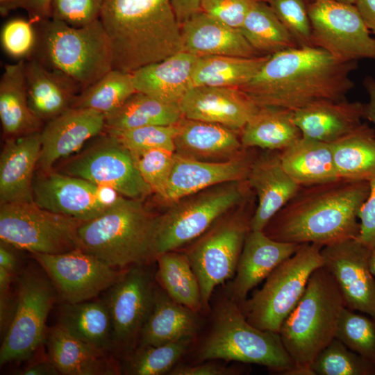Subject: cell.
<instances>
[{
	"instance_id": "cell-25",
	"label": "cell",
	"mask_w": 375,
	"mask_h": 375,
	"mask_svg": "<svg viewBox=\"0 0 375 375\" xmlns=\"http://www.w3.org/2000/svg\"><path fill=\"white\" fill-rule=\"evenodd\" d=\"M40 132L8 138L0 156V204L33 201V173L41 149Z\"/></svg>"
},
{
	"instance_id": "cell-6",
	"label": "cell",
	"mask_w": 375,
	"mask_h": 375,
	"mask_svg": "<svg viewBox=\"0 0 375 375\" xmlns=\"http://www.w3.org/2000/svg\"><path fill=\"white\" fill-rule=\"evenodd\" d=\"M196 358L198 362L224 360L257 364L283 375H292L294 369L279 333L251 324L226 293L214 306L210 328Z\"/></svg>"
},
{
	"instance_id": "cell-51",
	"label": "cell",
	"mask_w": 375,
	"mask_h": 375,
	"mask_svg": "<svg viewBox=\"0 0 375 375\" xmlns=\"http://www.w3.org/2000/svg\"><path fill=\"white\" fill-rule=\"evenodd\" d=\"M369 182V192L358 213L360 231L357 238L372 249L375 247V176Z\"/></svg>"
},
{
	"instance_id": "cell-47",
	"label": "cell",
	"mask_w": 375,
	"mask_h": 375,
	"mask_svg": "<svg viewBox=\"0 0 375 375\" xmlns=\"http://www.w3.org/2000/svg\"><path fill=\"white\" fill-rule=\"evenodd\" d=\"M132 155L143 179L153 192L162 200L173 165L174 152L151 149Z\"/></svg>"
},
{
	"instance_id": "cell-27",
	"label": "cell",
	"mask_w": 375,
	"mask_h": 375,
	"mask_svg": "<svg viewBox=\"0 0 375 375\" xmlns=\"http://www.w3.org/2000/svg\"><path fill=\"white\" fill-rule=\"evenodd\" d=\"M181 29L182 51L197 57L229 56L252 58L261 56L239 29L229 26L202 11L182 24Z\"/></svg>"
},
{
	"instance_id": "cell-54",
	"label": "cell",
	"mask_w": 375,
	"mask_h": 375,
	"mask_svg": "<svg viewBox=\"0 0 375 375\" xmlns=\"http://www.w3.org/2000/svg\"><path fill=\"white\" fill-rule=\"evenodd\" d=\"M53 0H16L14 9L22 8L28 14V19L35 23L51 17Z\"/></svg>"
},
{
	"instance_id": "cell-56",
	"label": "cell",
	"mask_w": 375,
	"mask_h": 375,
	"mask_svg": "<svg viewBox=\"0 0 375 375\" xmlns=\"http://www.w3.org/2000/svg\"><path fill=\"white\" fill-rule=\"evenodd\" d=\"M8 244L1 241L0 245V267L15 276L19 272V261L16 254L10 249Z\"/></svg>"
},
{
	"instance_id": "cell-23",
	"label": "cell",
	"mask_w": 375,
	"mask_h": 375,
	"mask_svg": "<svg viewBox=\"0 0 375 375\" xmlns=\"http://www.w3.org/2000/svg\"><path fill=\"white\" fill-rule=\"evenodd\" d=\"M299 244L270 238L262 231L250 230L247 234L233 280L226 294L238 305L248 293L283 261L297 250Z\"/></svg>"
},
{
	"instance_id": "cell-58",
	"label": "cell",
	"mask_w": 375,
	"mask_h": 375,
	"mask_svg": "<svg viewBox=\"0 0 375 375\" xmlns=\"http://www.w3.org/2000/svg\"><path fill=\"white\" fill-rule=\"evenodd\" d=\"M20 374L23 375H58L60 374L54 363L49 358L35 362L24 369Z\"/></svg>"
},
{
	"instance_id": "cell-11",
	"label": "cell",
	"mask_w": 375,
	"mask_h": 375,
	"mask_svg": "<svg viewBox=\"0 0 375 375\" xmlns=\"http://www.w3.org/2000/svg\"><path fill=\"white\" fill-rule=\"evenodd\" d=\"M16 281V307L3 338L1 365L28 359L42 344L49 313L58 297L53 283L38 262L22 269Z\"/></svg>"
},
{
	"instance_id": "cell-15",
	"label": "cell",
	"mask_w": 375,
	"mask_h": 375,
	"mask_svg": "<svg viewBox=\"0 0 375 375\" xmlns=\"http://www.w3.org/2000/svg\"><path fill=\"white\" fill-rule=\"evenodd\" d=\"M155 281L148 264L136 265L106 291L116 350L129 353L136 347L153 306Z\"/></svg>"
},
{
	"instance_id": "cell-26",
	"label": "cell",
	"mask_w": 375,
	"mask_h": 375,
	"mask_svg": "<svg viewBox=\"0 0 375 375\" xmlns=\"http://www.w3.org/2000/svg\"><path fill=\"white\" fill-rule=\"evenodd\" d=\"M364 115V104L323 99L293 112L294 121L303 138L331 144L358 128Z\"/></svg>"
},
{
	"instance_id": "cell-18",
	"label": "cell",
	"mask_w": 375,
	"mask_h": 375,
	"mask_svg": "<svg viewBox=\"0 0 375 375\" xmlns=\"http://www.w3.org/2000/svg\"><path fill=\"white\" fill-rule=\"evenodd\" d=\"M370 251L357 238L321 249L323 266L334 278L345 307L375 319V278L369 267Z\"/></svg>"
},
{
	"instance_id": "cell-53",
	"label": "cell",
	"mask_w": 375,
	"mask_h": 375,
	"mask_svg": "<svg viewBox=\"0 0 375 375\" xmlns=\"http://www.w3.org/2000/svg\"><path fill=\"white\" fill-rule=\"evenodd\" d=\"M241 370L235 367H226L213 360L199 362L194 365H176L169 373L170 375H233Z\"/></svg>"
},
{
	"instance_id": "cell-33",
	"label": "cell",
	"mask_w": 375,
	"mask_h": 375,
	"mask_svg": "<svg viewBox=\"0 0 375 375\" xmlns=\"http://www.w3.org/2000/svg\"><path fill=\"white\" fill-rule=\"evenodd\" d=\"M58 325L87 344L105 353L116 350L110 315L104 301L63 302Z\"/></svg>"
},
{
	"instance_id": "cell-12",
	"label": "cell",
	"mask_w": 375,
	"mask_h": 375,
	"mask_svg": "<svg viewBox=\"0 0 375 375\" xmlns=\"http://www.w3.org/2000/svg\"><path fill=\"white\" fill-rule=\"evenodd\" d=\"M83 222L44 209L34 201L1 204V241L31 253L58 254L79 249Z\"/></svg>"
},
{
	"instance_id": "cell-10",
	"label": "cell",
	"mask_w": 375,
	"mask_h": 375,
	"mask_svg": "<svg viewBox=\"0 0 375 375\" xmlns=\"http://www.w3.org/2000/svg\"><path fill=\"white\" fill-rule=\"evenodd\" d=\"M253 211L249 200L219 219L183 251L198 278L203 310H209L215 289L235 276Z\"/></svg>"
},
{
	"instance_id": "cell-43",
	"label": "cell",
	"mask_w": 375,
	"mask_h": 375,
	"mask_svg": "<svg viewBox=\"0 0 375 375\" xmlns=\"http://www.w3.org/2000/svg\"><path fill=\"white\" fill-rule=\"evenodd\" d=\"M312 375H375V365L334 338L315 358Z\"/></svg>"
},
{
	"instance_id": "cell-52",
	"label": "cell",
	"mask_w": 375,
	"mask_h": 375,
	"mask_svg": "<svg viewBox=\"0 0 375 375\" xmlns=\"http://www.w3.org/2000/svg\"><path fill=\"white\" fill-rule=\"evenodd\" d=\"M16 276L0 267V327L3 338L12 320L17 302V295L11 292V285Z\"/></svg>"
},
{
	"instance_id": "cell-46",
	"label": "cell",
	"mask_w": 375,
	"mask_h": 375,
	"mask_svg": "<svg viewBox=\"0 0 375 375\" xmlns=\"http://www.w3.org/2000/svg\"><path fill=\"white\" fill-rule=\"evenodd\" d=\"M286 28L299 47H314L308 0H262Z\"/></svg>"
},
{
	"instance_id": "cell-59",
	"label": "cell",
	"mask_w": 375,
	"mask_h": 375,
	"mask_svg": "<svg viewBox=\"0 0 375 375\" xmlns=\"http://www.w3.org/2000/svg\"><path fill=\"white\" fill-rule=\"evenodd\" d=\"M364 86L369 100L367 103L364 104L363 117L375 125V80L372 76H367L364 80Z\"/></svg>"
},
{
	"instance_id": "cell-14",
	"label": "cell",
	"mask_w": 375,
	"mask_h": 375,
	"mask_svg": "<svg viewBox=\"0 0 375 375\" xmlns=\"http://www.w3.org/2000/svg\"><path fill=\"white\" fill-rule=\"evenodd\" d=\"M308 12L314 47L345 62L375 60V38L355 4L308 0Z\"/></svg>"
},
{
	"instance_id": "cell-4",
	"label": "cell",
	"mask_w": 375,
	"mask_h": 375,
	"mask_svg": "<svg viewBox=\"0 0 375 375\" xmlns=\"http://www.w3.org/2000/svg\"><path fill=\"white\" fill-rule=\"evenodd\" d=\"M158 218L142 199L119 195L103 213L81 224L79 249L116 269L149 264L154 261Z\"/></svg>"
},
{
	"instance_id": "cell-7",
	"label": "cell",
	"mask_w": 375,
	"mask_h": 375,
	"mask_svg": "<svg viewBox=\"0 0 375 375\" xmlns=\"http://www.w3.org/2000/svg\"><path fill=\"white\" fill-rule=\"evenodd\" d=\"M34 25L36 42L28 59L62 72L82 90L113 69L110 45L99 19L74 27L50 17Z\"/></svg>"
},
{
	"instance_id": "cell-55",
	"label": "cell",
	"mask_w": 375,
	"mask_h": 375,
	"mask_svg": "<svg viewBox=\"0 0 375 375\" xmlns=\"http://www.w3.org/2000/svg\"><path fill=\"white\" fill-rule=\"evenodd\" d=\"M201 0H172L176 17L181 26L194 14L201 11Z\"/></svg>"
},
{
	"instance_id": "cell-44",
	"label": "cell",
	"mask_w": 375,
	"mask_h": 375,
	"mask_svg": "<svg viewBox=\"0 0 375 375\" xmlns=\"http://www.w3.org/2000/svg\"><path fill=\"white\" fill-rule=\"evenodd\" d=\"M335 338L375 365V319L344 307Z\"/></svg>"
},
{
	"instance_id": "cell-16",
	"label": "cell",
	"mask_w": 375,
	"mask_h": 375,
	"mask_svg": "<svg viewBox=\"0 0 375 375\" xmlns=\"http://www.w3.org/2000/svg\"><path fill=\"white\" fill-rule=\"evenodd\" d=\"M53 283L63 302L92 300L108 290L127 269L112 267L80 249L58 253H31Z\"/></svg>"
},
{
	"instance_id": "cell-34",
	"label": "cell",
	"mask_w": 375,
	"mask_h": 375,
	"mask_svg": "<svg viewBox=\"0 0 375 375\" xmlns=\"http://www.w3.org/2000/svg\"><path fill=\"white\" fill-rule=\"evenodd\" d=\"M286 172L301 186L340 179L330 144L301 137L280 151Z\"/></svg>"
},
{
	"instance_id": "cell-22",
	"label": "cell",
	"mask_w": 375,
	"mask_h": 375,
	"mask_svg": "<svg viewBox=\"0 0 375 375\" xmlns=\"http://www.w3.org/2000/svg\"><path fill=\"white\" fill-rule=\"evenodd\" d=\"M247 181L258 199L251 219L252 231H263L270 219L301 187L283 168L280 151L266 150L256 156Z\"/></svg>"
},
{
	"instance_id": "cell-48",
	"label": "cell",
	"mask_w": 375,
	"mask_h": 375,
	"mask_svg": "<svg viewBox=\"0 0 375 375\" xmlns=\"http://www.w3.org/2000/svg\"><path fill=\"white\" fill-rule=\"evenodd\" d=\"M0 40L2 49L10 57L26 60L31 57L36 42L34 23L22 18L12 19L2 26Z\"/></svg>"
},
{
	"instance_id": "cell-32",
	"label": "cell",
	"mask_w": 375,
	"mask_h": 375,
	"mask_svg": "<svg viewBox=\"0 0 375 375\" xmlns=\"http://www.w3.org/2000/svg\"><path fill=\"white\" fill-rule=\"evenodd\" d=\"M24 65V60L5 65L0 78V120L8 138L40 131L42 121L28 104Z\"/></svg>"
},
{
	"instance_id": "cell-45",
	"label": "cell",
	"mask_w": 375,
	"mask_h": 375,
	"mask_svg": "<svg viewBox=\"0 0 375 375\" xmlns=\"http://www.w3.org/2000/svg\"><path fill=\"white\" fill-rule=\"evenodd\" d=\"M175 125H153L125 131H107L132 153L151 149H163L174 152Z\"/></svg>"
},
{
	"instance_id": "cell-28",
	"label": "cell",
	"mask_w": 375,
	"mask_h": 375,
	"mask_svg": "<svg viewBox=\"0 0 375 375\" xmlns=\"http://www.w3.org/2000/svg\"><path fill=\"white\" fill-rule=\"evenodd\" d=\"M24 70L29 107L41 121L48 122L71 108L82 90L66 74L35 60H25Z\"/></svg>"
},
{
	"instance_id": "cell-30",
	"label": "cell",
	"mask_w": 375,
	"mask_h": 375,
	"mask_svg": "<svg viewBox=\"0 0 375 375\" xmlns=\"http://www.w3.org/2000/svg\"><path fill=\"white\" fill-rule=\"evenodd\" d=\"M49 358L60 374L113 375L122 372L110 353L101 351L56 324L49 330Z\"/></svg>"
},
{
	"instance_id": "cell-3",
	"label": "cell",
	"mask_w": 375,
	"mask_h": 375,
	"mask_svg": "<svg viewBox=\"0 0 375 375\" xmlns=\"http://www.w3.org/2000/svg\"><path fill=\"white\" fill-rule=\"evenodd\" d=\"M99 20L113 69L132 73L183 50L172 0H103Z\"/></svg>"
},
{
	"instance_id": "cell-49",
	"label": "cell",
	"mask_w": 375,
	"mask_h": 375,
	"mask_svg": "<svg viewBox=\"0 0 375 375\" xmlns=\"http://www.w3.org/2000/svg\"><path fill=\"white\" fill-rule=\"evenodd\" d=\"M103 0H53L52 18L74 27H82L99 19Z\"/></svg>"
},
{
	"instance_id": "cell-2",
	"label": "cell",
	"mask_w": 375,
	"mask_h": 375,
	"mask_svg": "<svg viewBox=\"0 0 375 375\" xmlns=\"http://www.w3.org/2000/svg\"><path fill=\"white\" fill-rule=\"evenodd\" d=\"M369 192V181L342 178L301 186L262 231L277 241L322 247L356 238Z\"/></svg>"
},
{
	"instance_id": "cell-24",
	"label": "cell",
	"mask_w": 375,
	"mask_h": 375,
	"mask_svg": "<svg viewBox=\"0 0 375 375\" xmlns=\"http://www.w3.org/2000/svg\"><path fill=\"white\" fill-rule=\"evenodd\" d=\"M174 153L206 162H224L244 151L240 132L223 125L183 117L176 124Z\"/></svg>"
},
{
	"instance_id": "cell-20",
	"label": "cell",
	"mask_w": 375,
	"mask_h": 375,
	"mask_svg": "<svg viewBox=\"0 0 375 375\" xmlns=\"http://www.w3.org/2000/svg\"><path fill=\"white\" fill-rule=\"evenodd\" d=\"M183 117L216 123L240 132L259 107L237 88H190L180 101Z\"/></svg>"
},
{
	"instance_id": "cell-19",
	"label": "cell",
	"mask_w": 375,
	"mask_h": 375,
	"mask_svg": "<svg viewBox=\"0 0 375 375\" xmlns=\"http://www.w3.org/2000/svg\"><path fill=\"white\" fill-rule=\"evenodd\" d=\"M106 115L94 110L71 107L50 119L40 132L41 149L38 165L51 171L60 159L81 149L106 128Z\"/></svg>"
},
{
	"instance_id": "cell-29",
	"label": "cell",
	"mask_w": 375,
	"mask_h": 375,
	"mask_svg": "<svg viewBox=\"0 0 375 375\" xmlns=\"http://www.w3.org/2000/svg\"><path fill=\"white\" fill-rule=\"evenodd\" d=\"M198 57L180 51L132 72L137 92L167 103L178 104L192 87V78Z\"/></svg>"
},
{
	"instance_id": "cell-35",
	"label": "cell",
	"mask_w": 375,
	"mask_h": 375,
	"mask_svg": "<svg viewBox=\"0 0 375 375\" xmlns=\"http://www.w3.org/2000/svg\"><path fill=\"white\" fill-rule=\"evenodd\" d=\"M293 112L278 107H259L240 132L243 147L282 151L294 144L302 135Z\"/></svg>"
},
{
	"instance_id": "cell-42",
	"label": "cell",
	"mask_w": 375,
	"mask_h": 375,
	"mask_svg": "<svg viewBox=\"0 0 375 375\" xmlns=\"http://www.w3.org/2000/svg\"><path fill=\"white\" fill-rule=\"evenodd\" d=\"M193 340L184 338L156 346L137 347L128 353L122 372L130 375L169 374Z\"/></svg>"
},
{
	"instance_id": "cell-13",
	"label": "cell",
	"mask_w": 375,
	"mask_h": 375,
	"mask_svg": "<svg viewBox=\"0 0 375 375\" xmlns=\"http://www.w3.org/2000/svg\"><path fill=\"white\" fill-rule=\"evenodd\" d=\"M90 148L67 161L60 172L110 188L119 195L143 199L153 193L131 152L105 131Z\"/></svg>"
},
{
	"instance_id": "cell-41",
	"label": "cell",
	"mask_w": 375,
	"mask_h": 375,
	"mask_svg": "<svg viewBox=\"0 0 375 375\" xmlns=\"http://www.w3.org/2000/svg\"><path fill=\"white\" fill-rule=\"evenodd\" d=\"M135 92L131 73L112 69L95 83L83 89L72 107L94 110L106 115L120 106Z\"/></svg>"
},
{
	"instance_id": "cell-31",
	"label": "cell",
	"mask_w": 375,
	"mask_h": 375,
	"mask_svg": "<svg viewBox=\"0 0 375 375\" xmlns=\"http://www.w3.org/2000/svg\"><path fill=\"white\" fill-rule=\"evenodd\" d=\"M198 317L199 313L176 303L156 285L153 306L141 331L138 347L194 339L200 324Z\"/></svg>"
},
{
	"instance_id": "cell-39",
	"label": "cell",
	"mask_w": 375,
	"mask_h": 375,
	"mask_svg": "<svg viewBox=\"0 0 375 375\" xmlns=\"http://www.w3.org/2000/svg\"><path fill=\"white\" fill-rule=\"evenodd\" d=\"M269 56L198 57L192 74V87L206 85L238 88L249 82L259 72Z\"/></svg>"
},
{
	"instance_id": "cell-8",
	"label": "cell",
	"mask_w": 375,
	"mask_h": 375,
	"mask_svg": "<svg viewBox=\"0 0 375 375\" xmlns=\"http://www.w3.org/2000/svg\"><path fill=\"white\" fill-rule=\"evenodd\" d=\"M247 180L222 183L183 197L158 215L153 248L156 258L195 240L222 217L251 199Z\"/></svg>"
},
{
	"instance_id": "cell-57",
	"label": "cell",
	"mask_w": 375,
	"mask_h": 375,
	"mask_svg": "<svg viewBox=\"0 0 375 375\" xmlns=\"http://www.w3.org/2000/svg\"><path fill=\"white\" fill-rule=\"evenodd\" d=\"M355 5L370 33L375 35V0H356Z\"/></svg>"
},
{
	"instance_id": "cell-40",
	"label": "cell",
	"mask_w": 375,
	"mask_h": 375,
	"mask_svg": "<svg viewBox=\"0 0 375 375\" xmlns=\"http://www.w3.org/2000/svg\"><path fill=\"white\" fill-rule=\"evenodd\" d=\"M240 31L261 56L299 47L272 10L262 0L253 1Z\"/></svg>"
},
{
	"instance_id": "cell-21",
	"label": "cell",
	"mask_w": 375,
	"mask_h": 375,
	"mask_svg": "<svg viewBox=\"0 0 375 375\" xmlns=\"http://www.w3.org/2000/svg\"><path fill=\"white\" fill-rule=\"evenodd\" d=\"M255 156L251 148L224 162H206L183 158L174 153V162L162 200L165 203L222 183L245 181Z\"/></svg>"
},
{
	"instance_id": "cell-38",
	"label": "cell",
	"mask_w": 375,
	"mask_h": 375,
	"mask_svg": "<svg viewBox=\"0 0 375 375\" xmlns=\"http://www.w3.org/2000/svg\"><path fill=\"white\" fill-rule=\"evenodd\" d=\"M155 279L158 285L176 303L199 313L203 310L198 278L187 256L178 250L158 255Z\"/></svg>"
},
{
	"instance_id": "cell-37",
	"label": "cell",
	"mask_w": 375,
	"mask_h": 375,
	"mask_svg": "<svg viewBox=\"0 0 375 375\" xmlns=\"http://www.w3.org/2000/svg\"><path fill=\"white\" fill-rule=\"evenodd\" d=\"M183 117L178 104L167 103L135 92L106 115L107 131H125L153 125L176 124Z\"/></svg>"
},
{
	"instance_id": "cell-9",
	"label": "cell",
	"mask_w": 375,
	"mask_h": 375,
	"mask_svg": "<svg viewBox=\"0 0 375 375\" xmlns=\"http://www.w3.org/2000/svg\"><path fill=\"white\" fill-rule=\"evenodd\" d=\"M322 248L315 244H299L294 254L269 274L261 288L239 305L251 324L279 333L302 297L311 274L324 265Z\"/></svg>"
},
{
	"instance_id": "cell-61",
	"label": "cell",
	"mask_w": 375,
	"mask_h": 375,
	"mask_svg": "<svg viewBox=\"0 0 375 375\" xmlns=\"http://www.w3.org/2000/svg\"><path fill=\"white\" fill-rule=\"evenodd\" d=\"M341 2L348 3H352L355 4L356 0H336Z\"/></svg>"
},
{
	"instance_id": "cell-1",
	"label": "cell",
	"mask_w": 375,
	"mask_h": 375,
	"mask_svg": "<svg viewBox=\"0 0 375 375\" xmlns=\"http://www.w3.org/2000/svg\"><path fill=\"white\" fill-rule=\"evenodd\" d=\"M357 61L340 60L316 47H297L273 55L247 83L238 88L258 107L296 110L317 101H339L354 85Z\"/></svg>"
},
{
	"instance_id": "cell-60",
	"label": "cell",
	"mask_w": 375,
	"mask_h": 375,
	"mask_svg": "<svg viewBox=\"0 0 375 375\" xmlns=\"http://www.w3.org/2000/svg\"><path fill=\"white\" fill-rule=\"evenodd\" d=\"M369 267L372 275L375 278V247L371 249L369 253Z\"/></svg>"
},
{
	"instance_id": "cell-50",
	"label": "cell",
	"mask_w": 375,
	"mask_h": 375,
	"mask_svg": "<svg viewBox=\"0 0 375 375\" xmlns=\"http://www.w3.org/2000/svg\"><path fill=\"white\" fill-rule=\"evenodd\" d=\"M255 0H201V11L240 30Z\"/></svg>"
},
{
	"instance_id": "cell-5",
	"label": "cell",
	"mask_w": 375,
	"mask_h": 375,
	"mask_svg": "<svg viewBox=\"0 0 375 375\" xmlns=\"http://www.w3.org/2000/svg\"><path fill=\"white\" fill-rule=\"evenodd\" d=\"M340 290L322 266L311 274L299 303L283 323L279 335L294 363L292 375H312L317 355L334 338L342 309Z\"/></svg>"
},
{
	"instance_id": "cell-17",
	"label": "cell",
	"mask_w": 375,
	"mask_h": 375,
	"mask_svg": "<svg viewBox=\"0 0 375 375\" xmlns=\"http://www.w3.org/2000/svg\"><path fill=\"white\" fill-rule=\"evenodd\" d=\"M33 197L44 209L85 222L103 213L119 195L110 188L49 171L34 178Z\"/></svg>"
},
{
	"instance_id": "cell-36",
	"label": "cell",
	"mask_w": 375,
	"mask_h": 375,
	"mask_svg": "<svg viewBox=\"0 0 375 375\" xmlns=\"http://www.w3.org/2000/svg\"><path fill=\"white\" fill-rule=\"evenodd\" d=\"M330 145L340 178L369 181L375 176V131L367 124Z\"/></svg>"
}]
</instances>
